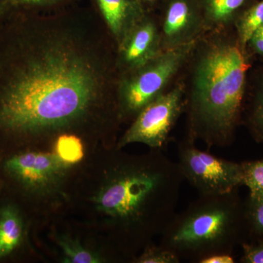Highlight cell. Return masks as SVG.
<instances>
[{"mask_svg": "<svg viewBox=\"0 0 263 263\" xmlns=\"http://www.w3.org/2000/svg\"><path fill=\"white\" fill-rule=\"evenodd\" d=\"M117 48L94 8H13L0 22V141L121 122Z\"/></svg>", "mask_w": 263, "mask_h": 263, "instance_id": "6da1fadb", "label": "cell"}, {"mask_svg": "<svg viewBox=\"0 0 263 263\" xmlns=\"http://www.w3.org/2000/svg\"><path fill=\"white\" fill-rule=\"evenodd\" d=\"M255 59L234 27L209 31L197 40L182 73L188 138L209 148L233 143Z\"/></svg>", "mask_w": 263, "mask_h": 263, "instance_id": "7a4b0ae2", "label": "cell"}, {"mask_svg": "<svg viewBox=\"0 0 263 263\" xmlns=\"http://www.w3.org/2000/svg\"><path fill=\"white\" fill-rule=\"evenodd\" d=\"M151 149L144 158L116 164L95 198L100 212L126 232L144 235L148 243L176 214L184 181L164 149Z\"/></svg>", "mask_w": 263, "mask_h": 263, "instance_id": "3957f363", "label": "cell"}, {"mask_svg": "<svg viewBox=\"0 0 263 263\" xmlns=\"http://www.w3.org/2000/svg\"><path fill=\"white\" fill-rule=\"evenodd\" d=\"M161 237L160 245L181 261L200 263L214 254H233L237 246L247 240L245 202L238 189L220 195H199L175 214Z\"/></svg>", "mask_w": 263, "mask_h": 263, "instance_id": "277c9868", "label": "cell"}, {"mask_svg": "<svg viewBox=\"0 0 263 263\" xmlns=\"http://www.w3.org/2000/svg\"><path fill=\"white\" fill-rule=\"evenodd\" d=\"M195 42L162 51L143 65L119 74L117 95L121 122H133L142 109L177 81Z\"/></svg>", "mask_w": 263, "mask_h": 263, "instance_id": "5b68a950", "label": "cell"}, {"mask_svg": "<svg viewBox=\"0 0 263 263\" xmlns=\"http://www.w3.org/2000/svg\"><path fill=\"white\" fill-rule=\"evenodd\" d=\"M177 164L184 181L200 195H220L243 186L242 163L199 149L187 137L178 143Z\"/></svg>", "mask_w": 263, "mask_h": 263, "instance_id": "8992f818", "label": "cell"}, {"mask_svg": "<svg viewBox=\"0 0 263 263\" xmlns=\"http://www.w3.org/2000/svg\"><path fill=\"white\" fill-rule=\"evenodd\" d=\"M184 108L185 84L181 75L165 93L142 109L119 139L117 148L138 143L164 149Z\"/></svg>", "mask_w": 263, "mask_h": 263, "instance_id": "52a82bcc", "label": "cell"}, {"mask_svg": "<svg viewBox=\"0 0 263 263\" xmlns=\"http://www.w3.org/2000/svg\"><path fill=\"white\" fill-rule=\"evenodd\" d=\"M70 167L56 154L21 152L7 157L3 171L10 179L28 191L48 190L57 184Z\"/></svg>", "mask_w": 263, "mask_h": 263, "instance_id": "ba28073f", "label": "cell"}, {"mask_svg": "<svg viewBox=\"0 0 263 263\" xmlns=\"http://www.w3.org/2000/svg\"><path fill=\"white\" fill-rule=\"evenodd\" d=\"M158 18L163 51L190 44L206 32L199 0H162Z\"/></svg>", "mask_w": 263, "mask_h": 263, "instance_id": "9c48e42d", "label": "cell"}, {"mask_svg": "<svg viewBox=\"0 0 263 263\" xmlns=\"http://www.w3.org/2000/svg\"><path fill=\"white\" fill-rule=\"evenodd\" d=\"M162 51L158 18L148 11L117 46L119 74L143 65Z\"/></svg>", "mask_w": 263, "mask_h": 263, "instance_id": "30bf717a", "label": "cell"}, {"mask_svg": "<svg viewBox=\"0 0 263 263\" xmlns=\"http://www.w3.org/2000/svg\"><path fill=\"white\" fill-rule=\"evenodd\" d=\"M92 3L117 47L148 12L139 0H92Z\"/></svg>", "mask_w": 263, "mask_h": 263, "instance_id": "8fae6325", "label": "cell"}, {"mask_svg": "<svg viewBox=\"0 0 263 263\" xmlns=\"http://www.w3.org/2000/svg\"><path fill=\"white\" fill-rule=\"evenodd\" d=\"M242 125L257 143L263 144V63L249 71L243 103Z\"/></svg>", "mask_w": 263, "mask_h": 263, "instance_id": "7c38bea8", "label": "cell"}, {"mask_svg": "<svg viewBox=\"0 0 263 263\" xmlns=\"http://www.w3.org/2000/svg\"><path fill=\"white\" fill-rule=\"evenodd\" d=\"M259 0H199L205 30L233 28L246 10Z\"/></svg>", "mask_w": 263, "mask_h": 263, "instance_id": "4fadbf2b", "label": "cell"}, {"mask_svg": "<svg viewBox=\"0 0 263 263\" xmlns=\"http://www.w3.org/2000/svg\"><path fill=\"white\" fill-rule=\"evenodd\" d=\"M24 235L23 218L18 209L12 204L0 208V260L15 252Z\"/></svg>", "mask_w": 263, "mask_h": 263, "instance_id": "5bb4252c", "label": "cell"}, {"mask_svg": "<svg viewBox=\"0 0 263 263\" xmlns=\"http://www.w3.org/2000/svg\"><path fill=\"white\" fill-rule=\"evenodd\" d=\"M245 217L247 240H263V195H249L245 202Z\"/></svg>", "mask_w": 263, "mask_h": 263, "instance_id": "9a60e30c", "label": "cell"}, {"mask_svg": "<svg viewBox=\"0 0 263 263\" xmlns=\"http://www.w3.org/2000/svg\"><path fill=\"white\" fill-rule=\"evenodd\" d=\"M262 24L263 0H259L246 10L235 24V32L243 47L247 48L251 36Z\"/></svg>", "mask_w": 263, "mask_h": 263, "instance_id": "2e32d148", "label": "cell"}, {"mask_svg": "<svg viewBox=\"0 0 263 263\" xmlns=\"http://www.w3.org/2000/svg\"><path fill=\"white\" fill-rule=\"evenodd\" d=\"M55 149V154L69 165L80 162L84 155L82 141L75 134H63L57 137Z\"/></svg>", "mask_w": 263, "mask_h": 263, "instance_id": "e0dca14e", "label": "cell"}, {"mask_svg": "<svg viewBox=\"0 0 263 263\" xmlns=\"http://www.w3.org/2000/svg\"><path fill=\"white\" fill-rule=\"evenodd\" d=\"M64 254V262L70 263H97L101 259L97 254L84 248L79 242L62 237L58 240Z\"/></svg>", "mask_w": 263, "mask_h": 263, "instance_id": "ac0fdd59", "label": "cell"}, {"mask_svg": "<svg viewBox=\"0 0 263 263\" xmlns=\"http://www.w3.org/2000/svg\"><path fill=\"white\" fill-rule=\"evenodd\" d=\"M243 167V186L249 195H263V160L241 162Z\"/></svg>", "mask_w": 263, "mask_h": 263, "instance_id": "d6986e66", "label": "cell"}, {"mask_svg": "<svg viewBox=\"0 0 263 263\" xmlns=\"http://www.w3.org/2000/svg\"><path fill=\"white\" fill-rule=\"evenodd\" d=\"M138 263H179L181 259L172 251L162 245L151 243L143 249V252L136 259Z\"/></svg>", "mask_w": 263, "mask_h": 263, "instance_id": "ffe728a7", "label": "cell"}, {"mask_svg": "<svg viewBox=\"0 0 263 263\" xmlns=\"http://www.w3.org/2000/svg\"><path fill=\"white\" fill-rule=\"evenodd\" d=\"M75 0H10L13 8L51 10L65 8Z\"/></svg>", "mask_w": 263, "mask_h": 263, "instance_id": "44dd1931", "label": "cell"}, {"mask_svg": "<svg viewBox=\"0 0 263 263\" xmlns=\"http://www.w3.org/2000/svg\"><path fill=\"white\" fill-rule=\"evenodd\" d=\"M242 263H263V240L245 241L242 243Z\"/></svg>", "mask_w": 263, "mask_h": 263, "instance_id": "7402d4cb", "label": "cell"}, {"mask_svg": "<svg viewBox=\"0 0 263 263\" xmlns=\"http://www.w3.org/2000/svg\"><path fill=\"white\" fill-rule=\"evenodd\" d=\"M247 48L255 58L259 57L263 63V24L251 36L247 43Z\"/></svg>", "mask_w": 263, "mask_h": 263, "instance_id": "603a6c76", "label": "cell"}, {"mask_svg": "<svg viewBox=\"0 0 263 263\" xmlns=\"http://www.w3.org/2000/svg\"><path fill=\"white\" fill-rule=\"evenodd\" d=\"M235 262L233 254H218L209 256L200 261V263H234Z\"/></svg>", "mask_w": 263, "mask_h": 263, "instance_id": "cb8c5ba5", "label": "cell"}, {"mask_svg": "<svg viewBox=\"0 0 263 263\" xmlns=\"http://www.w3.org/2000/svg\"><path fill=\"white\" fill-rule=\"evenodd\" d=\"M13 9V7L12 6L10 0H0V22L9 14Z\"/></svg>", "mask_w": 263, "mask_h": 263, "instance_id": "d4e9b609", "label": "cell"}, {"mask_svg": "<svg viewBox=\"0 0 263 263\" xmlns=\"http://www.w3.org/2000/svg\"><path fill=\"white\" fill-rule=\"evenodd\" d=\"M139 1L141 2L148 11H151L152 8H153L155 5H157L160 0H139Z\"/></svg>", "mask_w": 263, "mask_h": 263, "instance_id": "484cf974", "label": "cell"}]
</instances>
